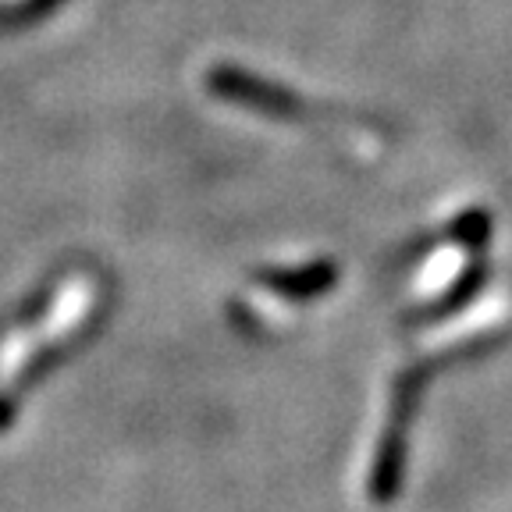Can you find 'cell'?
I'll use <instances>...</instances> for the list:
<instances>
[{
    "label": "cell",
    "mask_w": 512,
    "mask_h": 512,
    "mask_svg": "<svg viewBox=\"0 0 512 512\" xmlns=\"http://www.w3.org/2000/svg\"><path fill=\"white\" fill-rule=\"evenodd\" d=\"M459 264H463V253L459 249H445V253H438V260H431L424 271V278H420V292H434V288H441L448 281V274H456Z\"/></svg>",
    "instance_id": "1"
}]
</instances>
